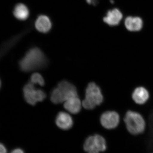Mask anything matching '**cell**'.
I'll list each match as a JSON object with an SVG mask.
<instances>
[{
  "label": "cell",
  "mask_w": 153,
  "mask_h": 153,
  "mask_svg": "<svg viewBox=\"0 0 153 153\" xmlns=\"http://www.w3.org/2000/svg\"><path fill=\"white\" fill-rule=\"evenodd\" d=\"M105 139L100 135L94 134L86 139L83 145V149L87 153H100L107 149Z\"/></svg>",
  "instance_id": "cell-4"
},
{
  "label": "cell",
  "mask_w": 153,
  "mask_h": 153,
  "mask_svg": "<svg viewBox=\"0 0 153 153\" xmlns=\"http://www.w3.org/2000/svg\"><path fill=\"white\" fill-rule=\"evenodd\" d=\"M30 82L33 85L38 84L41 86H43L45 83L43 76L41 74L38 73H35L32 74L31 76Z\"/></svg>",
  "instance_id": "cell-16"
},
{
  "label": "cell",
  "mask_w": 153,
  "mask_h": 153,
  "mask_svg": "<svg viewBox=\"0 0 153 153\" xmlns=\"http://www.w3.org/2000/svg\"><path fill=\"white\" fill-rule=\"evenodd\" d=\"M13 14L16 19L24 21L27 19L29 16V10L24 4H19L15 7Z\"/></svg>",
  "instance_id": "cell-14"
},
{
  "label": "cell",
  "mask_w": 153,
  "mask_h": 153,
  "mask_svg": "<svg viewBox=\"0 0 153 153\" xmlns=\"http://www.w3.org/2000/svg\"><path fill=\"white\" fill-rule=\"evenodd\" d=\"M47 60L41 50L38 48L30 49L19 62L20 68L25 72L34 71L46 66Z\"/></svg>",
  "instance_id": "cell-1"
},
{
  "label": "cell",
  "mask_w": 153,
  "mask_h": 153,
  "mask_svg": "<svg viewBox=\"0 0 153 153\" xmlns=\"http://www.w3.org/2000/svg\"><path fill=\"white\" fill-rule=\"evenodd\" d=\"M81 105L82 103L78 96L71 97L64 102V108L73 114H76L80 111Z\"/></svg>",
  "instance_id": "cell-11"
},
{
  "label": "cell",
  "mask_w": 153,
  "mask_h": 153,
  "mask_svg": "<svg viewBox=\"0 0 153 153\" xmlns=\"http://www.w3.org/2000/svg\"><path fill=\"white\" fill-rule=\"evenodd\" d=\"M120 116L117 112L108 111L103 113L100 117L102 126L107 129H113L118 126L120 123Z\"/></svg>",
  "instance_id": "cell-6"
},
{
  "label": "cell",
  "mask_w": 153,
  "mask_h": 153,
  "mask_svg": "<svg viewBox=\"0 0 153 153\" xmlns=\"http://www.w3.org/2000/svg\"><path fill=\"white\" fill-rule=\"evenodd\" d=\"M36 29L42 33H47L51 29L52 24L50 19L47 16L38 17L35 24Z\"/></svg>",
  "instance_id": "cell-13"
},
{
  "label": "cell",
  "mask_w": 153,
  "mask_h": 153,
  "mask_svg": "<svg viewBox=\"0 0 153 153\" xmlns=\"http://www.w3.org/2000/svg\"><path fill=\"white\" fill-rule=\"evenodd\" d=\"M149 97L148 91L142 87L137 88L134 91L132 98L136 103L143 104L146 102Z\"/></svg>",
  "instance_id": "cell-12"
},
{
  "label": "cell",
  "mask_w": 153,
  "mask_h": 153,
  "mask_svg": "<svg viewBox=\"0 0 153 153\" xmlns=\"http://www.w3.org/2000/svg\"><path fill=\"white\" fill-rule=\"evenodd\" d=\"M55 122L59 128L64 130L71 128L73 124L71 116L65 112H60L58 114Z\"/></svg>",
  "instance_id": "cell-9"
},
{
  "label": "cell",
  "mask_w": 153,
  "mask_h": 153,
  "mask_svg": "<svg viewBox=\"0 0 153 153\" xmlns=\"http://www.w3.org/2000/svg\"><path fill=\"white\" fill-rule=\"evenodd\" d=\"M51 101L55 104H60L64 102L63 96L58 87L55 88L52 90L50 97Z\"/></svg>",
  "instance_id": "cell-15"
},
{
  "label": "cell",
  "mask_w": 153,
  "mask_h": 153,
  "mask_svg": "<svg viewBox=\"0 0 153 153\" xmlns=\"http://www.w3.org/2000/svg\"><path fill=\"white\" fill-rule=\"evenodd\" d=\"M123 15L119 9L115 8L108 11L106 16L103 18V22L110 26L119 25L122 20Z\"/></svg>",
  "instance_id": "cell-8"
},
{
  "label": "cell",
  "mask_w": 153,
  "mask_h": 153,
  "mask_svg": "<svg viewBox=\"0 0 153 153\" xmlns=\"http://www.w3.org/2000/svg\"><path fill=\"white\" fill-rule=\"evenodd\" d=\"M57 87L60 89L64 102L71 97L78 96L76 87L68 81H60L58 83Z\"/></svg>",
  "instance_id": "cell-7"
},
{
  "label": "cell",
  "mask_w": 153,
  "mask_h": 153,
  "mask_svg": "<svg viewBox=\"0 0 153 153\" xmlns=\"http://www.w3.org/2000/svg\"><path fill=\"white\" fill-rule=\"evenodd\" d=\"M10 153H25V152L22 149H16L12 151Z\"/></svg>",
  "instance_id": "cell-18"
},
{
  "label": "cell",
  "mask_w": 153,
  "mask_h": 153,
  "mask_svg": "<svg viewBox=\"0 0 153 153\" xmlns=\"http://www.w3.org/2000/svg\"><path fill=\"white\" fill-rule=\"evenodd\" d=\"M86 1H87V3H88V4H90L91 2V0H86Z\"/></svg>",
  "instance_id": "cell-19"
},
{
  "label": "cell",
  "mask_w": 153,
  "mask_h": 153,
  "mask_svg": "<svg viewBox=\"0 0 153 153\" xmlns=\"http://www.w3.org/2000/svg\"><path fill=\"white\" fill-rule=\"evenodd\" d=\"M126 127L129 132L134 135L144 132L146 129V122L139 113L129 111L124 119Z\"/></svg>",
  "instance_id": "cell-2"
},
{
  "label": "cell",
  "mask_w": 153,
  "mask_h": 153,
  "mask_svg": "<svg viewBox=\"0 0 153 153\" xmlns=\"http://www.w3.org/2000/svg\"><path fill=\"white\" fill-rule=\"evenodd\" d=\"M7 153V150L5 147L2 143H1L0 145V153Z\"/></svg>",
  "instance_id": "cell-17"
},
{
  "label": "cell",
  "mask_w": 153,
  "mask_h": 153,
  "mask_svg": "<svg viewBox=\"0 0 153 153\" xmlns=\"http://www.w3.org/2000/svg\"><path fill=\"white\" fill-rule=\"evenodd\" d=\"M34 85L29 82L25 85L23 89L25 100L33 105H35L38 102L43 101L46 97L45 92L41 89H36Z\"/></svg>",
  "instance_id": "cell-5"
},
{
  "label": "cell",
  "mask_w": 153,
  "mask_h": 153,
  "mask_svg": "<svg viewBox=\"0 0 153 153\" xmlns=\"http://www.w3.org/2000/svg\"><path fill=\"white\" fill-rule=\"evenodd\" d=\"M124 25L128 31L137 32L142 29L143 22L140 17L128 16L125 20Z\"/></svg>",
  "instance_id": "cell-10"
},
{
  "label": "cell",
  "mask_w": 153,
  "mask_h": 153,
  "mask_svg": "<svg viewBox=\"0 0 153 153\" xmlns=\"http://www.w3.org/2000/svg\"><path fill=\"white\" fill-rule=\"evenodd\" d=\"M103 97L100 88L94 82H90L85 90V99L82 105L85 109H94L97 105L101 104Z\"/></svg>",
  "instance_id": "cell-3"
}]
</instances>
